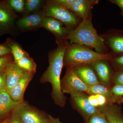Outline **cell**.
Segmentation results:
<instances>
[{"instance_id": "cell-1", "label": "cell", "mask_w": 123, "mask_h": 123, "mask_svg": "<svg viewBox=\"0 0 123 123\" xmlns=\"http://www.w3.org/2000/svg\"><path fill=\"white\" fill-rule=\"evenodd\" d=\"M69 43L65 40L61 44L57 45L56 48L48 53V68L40 78L42 83L49 82L52 86L51 95L56 105L63 108L66 103V97L61 90L60 77L64 66L65 53Z\"/></svg>"}, {"instance_id": "cell-2", "label": "cell", "mask_w": 123, "mask_h": 123, "mask_svg": "<svg viewBox=\"0 0 123 123\" xmlns=\"http://www.w3.org/2000/svg\"><path fill=\"white\" fill-rule=\"evenodd\" d=\"M92 15L82 20L76 29L70 31L65 40L70 44H81L94 49L101 53L110 52L103 39L98 34L92 23Z\"/></svg>"}, {"instance_id": "cell-3", "label": "cell", "mask_w": 123, "mask_h": 123, "mask_svg": "<svg viewBox=\"0 0 123 123\" xmlns=\"http://www.w3.org/2000/svg\"><path fill=\"white\" fill-rule=\"evenodd\" d=\"M113 56L111 52L98 53L86 46L69 43L64 55V66L66 68H73L80 65L91 64L98 60L110 61Z\"/></svg>"}, {"instance_id": "cell-4", "label": "cell", "mask_w": 123, "mask_h": 123, "mask_svg": "<svg viewBox=\"0 0 123 123\" xmlns=\"http://www.w3.org/2000/svg\"><path fill=\"white\" fill-rule=\"evenodd\" d=\"M42 10L46 17L53 18L60 21L70 31L76 29L81 21L68 9L47 1Z\"/></svg>"}, {"instance_id": "cell-5", "label": "cell", "mask_w": 123, "mask_h": 123, "mask_svg": "<svg viewBox=\"0 0 123 123\" xmlns=\"http://www.w3.org/2000/svg\"><path fill=\"white\" fill-rule=\"evenodd\" d=\"M70 95L71 103L74 108L81 115L85 123L92 115L100 111V108L94 106L88 99V96L85 92L76 91Z\"/></svg>"}, {"instance_id": "cell-6", "label": "cell", "mask_w": 123, "mask_h": 123, "mask_svg": "<svg viewBox=\"0 0 123 123\" xmlns=\"http://www.w3.org/2000/svg\"><path fill=\"white\" fill-rule=\"evenodd\" d=\"M24 123H47L48 115L33 108L24 101L20 103L12 111Z\"/></svg>"}, {"instance_id": "cell-7", "label": "cell", "mask_w": 123, "mask_h": 123, "mask_svg": "<svg viewBox=\"0 0 123 123\" xmlns=\"http://www.w3.org/2000/svg\"><path fill=\"white\" fill-rule=\"evenodd\" d=\"M61 86L64 94H70L76 91L89 93V86L82 81L72 68H67L65 75L61 80Z\"/></svg>"}, {"instance_id": "cell-8", "label": "cell", "mask_w": 123, "mask_h": 123, "mask_svg": "<svg viewBox=\"0 0 123 123\" xmlns=\"http://www.w3.org/2000/svg\"><path fill=\"white\" fill-rule=\"evenodd\" d=\"M110 52L114 55L123 54V30L110 29L100 34Z\"/></svg>"}, {"instance_id": "cell-9", "label": "cell", "mask_w": 123, "mask_h": 123, "mask_svg": "<svg viewBox=\"0 0 123 123\" xmlns=\"http://www.w3.org/2000/svg\"><path fill=\"white\" fill-rule=\"evenodd\" d=\"M101 84L111 87L112 78L115 70L110 60H100L90 65Z\"/></svg>"}, {"instance_id": "cell-10", "label": "cell", "mask_w": 123, "mask_h": 123, "mask_svg": "<svg viewBox=\"0 0 123 123\" xmlns=\"http://www.w3.org/2000/svg\"><path fill=\"white\" fill-rule=\"evenodd\" d=\"M42 27L54 34L57 45L66 40V37L70 31L61 22L50 17L45 18Z\"/></svg>"}, {"instance_id": "cell-11", "label": "cell", "mask_w": 123, "mask_h": 123, "mask_svg": "<svg viewBox=\"0 0 123 123\" xmlns=\"http://www.w3.org/2000/svg\"><path fill=\"white\" fill-rule=\"evenodd\" d=\"M42 10L25 15L19 18L17 22V25L19 29L23 30H30L43 27L45 18Z\"/></svg>"}, {"instance_id": "cell-12", "label": "cell", "mask_w": 123, "mask_h": 123, "mask_svg": "<svg viewBox=\"0 0 123 123\" xmlns=\"http://www.w3.org/2000/svg\"><path fill=\"white\" fill-rule=\"evenodd\" d=\"M98 0H75L68 9L78 18L81 20L92 16V10L99 3Z\"/></svg>"}, {"instance_id": "cell-13", "label": "cell", "mask_w": 123, "mask_h": 123, "mask_svg": "<svg viewBox=\"0 0 123 123\" xmlns=\"http://www.w3.org/2000/svg\"><path fill=\"white\" fill-rule=\"evenodd\" d=\"M5 72L6 74V90L8 92L28 72L18 66L14 61L7 65Z\"/></svg>"}, {"instance_id": "cell-14", "label": "cell", "mask_w": 123, "mask_h": 123, "mask_svg": "<svg viewBox=\"0 0 123 123\" xmlns=\"http://www.w3.org/2000/svg\"><path fill=\"white\" fill-rule=\"evenodd\" d=\"M72 69L76 75L82 81L88 86L101 83L90 65H80Z\"/></svg>"}, {"instance_id": "cell-15", "label": "cell", "mask_w": 123, "mask_h": 123, "mask_svg": "<svg viewBox=\"0 0 123 123\" xmlns=\"http://www.w3.org/2000/svg\"><path fill=\"white\" fill-rule=\"evenodd\" d=\"M35 73L28 72L18 82L8 93L10 97L15 101H23L25 91L33 79Z\"/></svg>"}, {"instance_id": "cell-16", "label": "cell", "mask_w": 123, "mask_h": 123, "mask_svg": "<svg viewBox=\"0 0 123 123\" xmlns=\"http://www.w3.org/2000/svg\"><path fill=\"white\" fill-rule=\"evenodd\" d=\"M17 15L6 1L0 2V24L7 30L13 26Z\"/></svg>"}, {"instance_id": "cell-17", "label": "cell", "mask_w": 123, "mask_h": 123, "mask_svg": "<svg viewBox=\"0 0 123 123\" xmlns=\"http://www.w3.org/2000/svg\"><path fill=\"white\" fill-rule=\"evenodd\" d=\"M22 102L14 101L6 90L0 92V120L8 117L9 114Z\"/></svg>"}, {"instance_id": "cell-18", "label": "cell", "mask_w": 123, "mask_h": 123, "mask_svg": "<svg viewBox=\"0 0 123 123\" xmlns=\"http://www.w3.org/2000/svg\"><path fill=\"white\" fill-rule=\"evenodd\" d=\"M100 110L105 115L109 123H123V115L120 106L109 104L100 108Z\"/></svg>"}, {"instance_id": "cell-19", "label": "cell", "mask_w": 123, "mask_h": 123, "mask_svg": "<svg viewBox=\"0 0 123 123\" xmlns=\"http://www.w3.org/2000/svg\"><path fill=\"white\" fill-rule=\"evenodd\" d=\"M111 87H108L100 84L89 86L88 94H100L103 95L108 99L111 103H117L111 90Z\"/></svg>"}, {"instance_id": "cell-20", "label": "cell", "mask_w": 123, "mask_h": 123, "mask_svg": "<svg viewBox=\"0 0 123 123\" xmlns=\"http://www.w3.org/2000/svg\"><path fill=\"white\" fill-rule=\"evenodd\" d=\"M6 44L11 49L14 62L17 61L24 56L29 55L19 43L13 40H9Z\"/></svg>"}, {"instance_id": "cell-21", "label": "cell", "mask_w": 123, "mask_h": 123, "mask_svg": "<svg viewBox=\"0 0 123 123\" xmlns=\"http://www.w3.org/2000/svg\"><path fill=\"white\" fill-rule=\"evenodd\" d=\"M14 62L18 66L27 72H36L37 67L36 64L29 55L24 56L17 61Z\"/></svg>"}, {"instance_id": "cell-22", "label": "cell", "mask_w": 123, "mask_h": 123, "mask_svg": "<svg viewBox=\"0 0 123 123\" xmlns=\"http://www.w3.org/2000/svg\"><path fill=\"white\" fill-rule=\"evenodd\" d=\"M43 1L41 0H25L23 13L30 14L39 11L43 5Z\"/></svg>"}, {"instance_id": "cell-23", "label": "cell", "mask_w": 123, "mask_h": 123, "mask_svg": "<svg viewBox=\"0 0 123 123\" xmlns=\"http://www.w3.org/2000/svg\"><path fill=\"white\" fill-rule=\"evenodd\" d=\"M88 99L91 104L97 108L103 107L111 103L107 98L100 94H91L88 96Z\"/></svg>"}, {"instance_id": "cell-24", "label": "cell", "mask_w": 123, "mask_h": 123, "mask_svg": "<svg viewBox=\"0 0 123 123\" xmlns=\"http://www.w3.org/2000/svg\"><path fill=\"white\" fill-rule=\"evenodd\" d=\"M13 10L18 13H24L25 0H9L6 1Z\"/></svg>"}, {"instance_id": "cell-25", "label": "cell", "mask_w": 123, "mask_h": 123, "mask_svg": "<svg viewBox=\"0 0 123 123\" xmlns=\"http://www.w3.org/2000/svg\"><path fill=\"white\" fill-rule=\"evenodd\" d=\"M110 61L115 71L123 70V54L114 55Z\"/></svg>"}, {"instance_id": "cell-26", "label": "cell", "mask_w": 123, "mask_h": 123, "mask_svg": "<svg viewBox=\"0 0 123 123\" xmlns=\"http://www.w3.org/2000/svg\"><path fill=\"white\" fill-rule=\"evenodd\" d=\"M85 123H109L106 117L101 111L92 115Z\"/></svg>"}, {"instance_id": "cell-27", "label": "cell", "mask_w": 123, "mask_h": 123, "mask_svg": "<svg viewBox=\"0 0 123 123\" xmlns=\"http://www.w3.org/2000/svg\"><path fill=\"white\" fill-rule=\"evenodd\" d=\"M111 90L117 103L123 102V85H114L111 87Z\"/></svg>"}, {"instance_id": "cell-28", "label": "cell", "mask_w": 123, "mask_h": 123, "mask_svg": "<svg viewBox=\"0 0 123 123\" xmlns=\"http://www.w3.org/2000/svg\"><path fill=\"white\" fill-rule=\"evenodd\" d=\"M75 1V0H50L46 1L68 10Z\"/></svg>"}, {"instance_id": "cell-29", "label": "cell", "mask_w": 123, "mask_h": 123, "mask_svg": "<svg viewBox=\"0 0 123 123\" xmlns=\"http://www.w3.org/2000/svg\"><path fill=\"white\" fill-rule=\"evenodd\" d=\"M13 59L12 54L0 57V72L5 70L8 64L13 61Z\"/></svg>"}, {"instance_id": "cell-30", "label": "cell", "mask_w": 123, "mask_h": 123, "mask_svg": "<svg viewBox=\"0 0 123 123\" xmlns=\"http://www.w3.org/2000/svg\"><path fill=\"white\" fill-rule=\"evenodd\" d=\"M111 81L114 85H123V70L115 71Z\"/></svg>"}, {"instance_id": "cell-31", "label": "cell", "mask_w": 123, "mask_h": 123, "mask_svg": "<svg viewBox=\"0 0 123 123\" xmlns=\"http://www.w3.org/2000/svg\"><path fill=\"white\" fill-rule=\"evenodd\" d=\"M4 90H6V74L5 70L0 72V92Z\"/></svg>"}, {"instance_id": "cell-32", "label": "cell", "mask_w": 123, "mask_h": 123, "mask_svg": "<svg viewBox=\"0 0 123 123\" xmlns=\"http://www.w3.org/2000/svg\"><path fill=\"white\" fill-rule=\"evenodd\" d=\"M11 51L10 48L6 44H0V57L10 55Z\"/></svg>"}, {"instance_id": "cell-33", "label": "cell", "mask_w": 123, "mask_h": 123, "mask_svg": "<svg viewBox=\"0 0 123 123\" xmlns=\"http://www.w3.org/2000/svg\"><path fill=\"white\" fill-rule=\"evenodd\" d=\"M8 123H24L19 117L15 113L12 111L11 115L9 117Z\"/></svg>"}, {"instance_id": "cell-34", "label": "cell", "mask_w": 123, "mask_h": 123, "mask_svg": "<svg viewBox=\"0 0 123 123\" xmlns=\"http://www.w3.org/2000/svg\"><path fill=\"white\" fill-rule=\"evenodd\" d=\"M113 4L116 5L121 10V15L123 17V0H108Z\"/></svg>"}, {"instance_id": "cell-35", "label": "cell", "mask_w": 123, "mask_h": 123, "mask_svg": "<svg viewBox=\"0 0 123 123\" xmlns=\"http://www.w3.org/2000/svg\"><path fill=\"white\" fill-rule=\"evenodd\" d=\"M47 123H62L59 118H54L53 117L48 115V121Z\"/></svg>"}, {"instance_id": "cell-36", "label": "cell", "mask_w": 123, "mask_h": 123, "mask_svg": "<svg viewBox=\"0 0 123 123\" xmlns=\"http://www.w3.org/2000/svg\"><path fill=\"white\" fill-rule=\"evenodd\" d=\"M6 29L0 24V35L4 34L6 31Z\"/></svg>"}, {"instance_id": "cell-37", "label": "cell", "mask_w": 123, "mask_h": 123, "mask_svg": "<svg viewBox=\"0 0 123 123\" xmlns=\"http://www.w3.org/2000/svg\"><path fill=\"white\" fill-rule=\"evenodd\" d=\"M9 117V116H8L4 120L0 122V123H8Z\"/></svg>"}]
</instances>
